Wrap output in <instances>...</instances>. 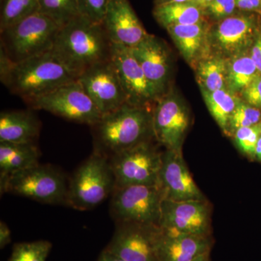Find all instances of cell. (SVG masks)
<instances>
[{
	"label": "cell",
	"mask_w": 261,
	"mask_h": 261,
	"mask_svg": "<svg viewBox=\"0 0 261 261\" xmlns=\"http://www.w3.org/2000/svg\"><path fill=\"white\" fill-rule=\"evenodd\" d=\"M191 3H194V4L199 5L202 8V0H191Z\"/></svg>",
	"instance_id": "cell-43"
},
{
	"label": "cell",
	"mask_w": 261,
	"mask_h": 261,
	"mask_svg": "<svg viewBox=\"0 0 261 261\" xmlns=\"http://www.w3.org/2000/svg\"><path fill=\"white\" fill-rule=\"evenodd\" d=\"M160 261H194L213 246L211 236L190 234L163 229Z\"/></svg>",
	"instance_id": "cell-20"
},
{
	"label": "cell",
	"mask_w": 261,
	"mask_h": 261,
	"mask_svg": "<svg viewBox=\"0 0 261 261\" xmlns=\"http://www.w3.org/2000/svg\"><path fill=\"white\" fill-rule=\"evenodd\" d=\"M238 11L235 0H214L205 9L207 18L215 22L231 16Z\"/></svg>",
	"instance_id": "cell-33"
},
{
	"label": "cell",
	"mask_w": 261,
	"mask_h": 261,
	"mask_svg": "<svg viewBox=\"0 0 261 261\" xmlns=\"http://www.w3.org/2000/svg\"><path fill=\"white\" fill-rule=\"evenodd\" d=\"M260 135L261 125L259 123L255 126L239 128L232 137L239 150L250 161H255V147Z\"/></svg>",
	"instance_id": "cell-31"
},
{
	"label": "cell",
	"mask_w": 261,
	"mask_h": 261,
	"mask_svg": "<svg viewBox=\"0 0 261 261\" xmlns=\"http://www.w3.org/2000/svg\"><path fill=\"white\" fill-rule=\"evenodd\" d=\"M68 185L67 205L87 211L100 205L116 188L109 159L94 151L76 170Z\"/></svg>",
	"instance_id": "cell-5"
},
{
	"label": "cell",
	"mask_w": 261,
	"mask_h": 261,
	"mask_svg": "<svg viewBox=\"0 0 261 261\" xmlns=\"http://www.w3.org/2000/svg\"><path fill=\"white\" fill-rule=\"evenodd\" d=\"M259 75L250 50L228 58L226 86L234 93L243 92Z\"/></svg>",
	"instance_id": "cell-25"
},
{
	"label": "cell",
	"mask_w": 261,
	"mask_h": 261,
	"mask_svg": "<svg viewBox=\"0 0 261 261\" xmlns=\"http://www.w3.org/2000/svg\"><path fill=\"white\" fill-rule=\"evenodd\" d=\"M113 43L102 23L80 15L62 27L53 53L75 78L111 58Z\"/></svg>",
	"instance_id": "cell-2"
},
{
	"label": "cell",
	"mask_w": 261,
	"mask_h": 261,
	"mask_svg": "<svg viewBox=\"0 0 261 261\" xmlns=\"http://www.w3.org/2000/svg\"><path fill=\"white\" fill-rule=\"evenodd\" d=\"M211 206L207 200L173 201L164 199L159 225L163 229L211 236Z\"/></svg>",
	"instance_id": "cell-15"
},
{
	"label": "cell",
	"mask_w": 261,
	"mask_h": 261,
	"mask_svg": "<svg viewBox=\"0 0 261 261\" xmlns=\"http://www.w3.org/2000/svg\"><path fill=\"white\" fill-rule=\"evenodd\" d=\"M239 11L257 13L261 15L260 0H235Z\"/></svg>",
	"instance_id": "cell-35"
},
{
	"label": "cell",
	"mask_w": 261,
	"mask_h": 261,
	"mask_svg": "<svg viewBox=\"0 0 261 261\" xmlns=\"http://www.w3.org/2000/svg\"><path fill=\"white\" fill-rule=\"evenodd\" d=\"M214 0H202V8L205 10L206 8L212 3Z\"/></svg>",
	"instance_id": "cell-42"
},
{
	"label": "cell",
	"mask_w": 261,
	"mask_h": 261,
	"mask_svg": "<svg viewBox=\"0 0 261 261\" xmlns=\"http://www.w3.org/2000/svg\"><path fill=\"white\" fill-rule=\"evenodd\" d=\"M260 3H261V0H260Z\"/></svg>",
	"instance_id": "cell-45"
},
{
	"label": "cell",
	"mask_w": 261,
	"mask_h": 261,
	"mask_svg": "<svg viewBox=\"0 0 261 261\" xmlns=\"http://www.w3.org/2000/svg\"><path fill=\"white\" fill-rule=\"evenodd\" d=\"M97 261H126L122 259L121 257L117 256L115 254L112 253V252L108 251V250H106L105 249L102 252H101L100 255H99V257H98Z\"/></svg>",
	"instance_id": "cell-38"
},
{
	"label": "cell",
	"mask_w": 261,
	"mask_h": 261,
	"mask_svg": "<svg viewBox=\"0 0 261 261\" xmlns=\"http://www.w3.org/2000/svg\"><path fill=\"white\" fill-rule=\"evenodd\" d=\"M132 51L161 98L166 94L171 70V59L166 44L159 38L148 34L132 48Z\"/></svg>",
	"instance_id": "cell-18"
},
{
	"label": "cell",
	"mask_w": 261,
	"mask_h": 261,
	"mask_svg": "<svg viewBox=\"0 0 261 261\" xmlns=\"http://www.w3.org/2000/svg\"><path fill=\"white\" fill-rule=\"evenodd\" d=\"M68 185L59 170L39 163L0 182L2 193L10 192L51 205H67Z\"/></svg>",
	"instance_id": "cell-6"
},
{
	"label": "cell",
	"mask_w": 261,
	"mask_h": 261,
	"mask_svg": "<svg viewBox=\"0 0 261 261\" xmlns=\"http://www.w3.org/2000/svg\"><path fill=\"white\" fill-rule=\"evenodd\" d=\"M153 16L165 29L170 25H188L208 20L205 10L191 2L155 5Z\"/></svg>",
	"instance_id": "cell-23"
},
{
	"label": "cell",
	"mask_w": 261,
	"mask_h": 261,
	"mask_svg": "<svg viewBox=\"0 0 261 261\" xmlns=\"http://www.w3.org/2000/svg\"><path fill=\"white\" fill-rule=\"evenodd\" d=\"M11 242V231L8 225L3 222H0V248L3 249Z\"/></svg>",
	"instance_id": "cell-37"
},
{
	"label": "cell",
	"mask_w": 261,
	"mask_h": 261,
	"mask_svg": "<svg viewBox=\"0 0 261 261\" xmlns=\"http://www.w3.org/2000/svg\"><path fill=\"white\" fill-rule=\"evenodd\" d=\"M228 58L208 55L195 65L197 80L202 90L214 92L226 88Z\"/></svg>",
	"instance_id": "cell-24"
},
{
	"label": "cell",
	"mask_w": 261,
	"mask_h": 261,
	"mask_svg": "<svg viewBox=\"0 0 261 261\" xmlns=\"http://www.w3.org/2000/svg\"><path fill=\"white\" fill-rule=\"evenodd\" d=\"M38 10L39 0H0V32Z\"/></svg>",
	"instance_id": "cell-27"
},
{
	"label": "cell",
	"mask_w": 261,
	"mask_h": 261,
	"mask_svg": "<svg viewBox=\"0 0 261 261\" xmlns=\"http://www.w3.org/2000/svg\"><path fill=\"white\" fill-rule=\"evenodd\" d=\"M159 185L166 200H207L194 181L182 152L165 149Z\"/></svg>",
	"instance_id": "cell-16"
},
{
	"label": "cell",
	"mask_w": 261,
	"mask_h": 261,
	"mask_svg": "<svg viewBox=\"0 0 261 261\" xmlns=\"http://www.w3.org/2000/svg\"><path fill=\"white\" fill-rule=\"evenodd\" d=\"M202 92L211 114L224 134L228 135L230 118L241 100L227 87L214 92L202 90Z\"/></svg>",
	"instance_id": "cell-26"
},
{
	"label": "cell",
	"mask_w": 261,
	"mask_h": 261,
	"mask_svg": "<svg viewBox=\"0 0 261 261\" xmlns=\"http://www.w3.org/2000/svg\"><path fill=\"white\" fill-rule=\"evenodd\" d=\"M152 110L125 103L116 111L103 115L91 126L94 152L111 159L139 144L154 140Z\"/></svg>",
	"instance_id": "cell-3"
},
{
	"label": "cell",
	"mask_w": 261,
	"mask_h": 261,
	"mask_svg": "<svg viewBox=\"0 0 261 261\" xmlns=\"http://www.w3.org/2000/svg\"><path fill=\"white\" fill-rule=\"evenodd\" d=\"M260 121L261 110L241 100L230 118L228 135L232 136L239 128L255 126Z\"/></svg>",
	"instance_id": "cell-30"
},
{
	"label": "cell",
	"mask_w": 261,
	"mask_h": 261,
	"mask_svg": "<svg viewBox=\"0 0 261 261\" xmlns=\"http://www.w3.org/2000/svg\"><path fill=\"white\" fill-rule=\"evenodd\" d=\"M261 32V15L238 11L211 24L209 45L215 54L230 58L250 50Z\"/></svg>",
	"instance_id": "cell-10"
},
{
	"label": "cell",
	"mask_w": 261,
	"mask_h": 261,
	"mask_svg": "<svg viewBox=\"0 0 261 261\" xmlns=\"http://www.w3.org/2000/svg\"><path fill=\"white\" fill-rule=\"evenodd\" d=\"M102 24L113 44L130 48L135 47L149 34L128 0H111Z\"/></svg>",
	"instance_id": "cell-17"
},
{
	"label": "cell",
	"mask_w": 261,
	"mask_h": 261,
	"mask_svg": "<svg viewBox=\"0 0 261 261\" xmlns=\"http://www.w3.org/2000/svg\"><path fill=\"white\" fill-rule=\"evenodd\" d=\"M159 185L116 187L111 201V214L118 223L159 225L164 200Z\"/></svg>",
	"instance_id": "cell-7"
},
{
	"label": "cell",
	"mask_w": 261,
	"mask_h": 261,
	"mask_svg": "<svg viewBox=\"0 0 261 261\" xmlns=\"http://www.w3.org/2000/svg\"><path fill=\"white\" fill-rule=\"evenodd\" d=\"M40 152L34 143L0 142V182L39 164Z\"/></svg>",
	"instance_id": "cell-22"
},
{
	"label": "cell",
	"mask_w": 261,
	"mask_h": 261,
	"mask_svg": "<svg viewBox=\"0 0 261 261\" xmlns=\"http://www.w3.org/2000/svg\"><path fill=\"white\" fill-rule=\"evenodd\" d=\"M77 80L102 116L116 111L127 103L126 94L111 58L91 67Z\"/></svg>",
	"instance_id": "cell-14"
},
{
	"label": "cell",
	"mask_w": 261,
	"mask_h": 261,
	"mask_svg": "<svg viewBox=\"0 0 261 261\" xmlns=\"http://www.w3.org/2000/svg\"><path fill=\"white\" fill-rule=\"evenodd\" d=\"M0 80L10 92L25 102L77 79L53 50L15 63L0 49Z\"/></svg>",
	"instance_id": "cell-1"
},
{
	"label": "cell",
	"mask_w": 261,
	"mask_h": 261,
	"mask_svg": "<svg viewBox=\"0 0 261 261\" xmlns=\"http://www.w3.org/2000/svg\"><path fill=\"white\" fill-rule=\"evenodd\" d=\"M250 54L261 75V32L250 48Z\"/></svg>",
	"instance_id": "cell-36"
},
{
	"label": "cell",
	"mask_w": 261,
	"mask_h": 261,
	"mask_svg": "<svg viewBox=\"0 0 261 261\" xmlns=\"http://www.w3.org/2000/svg\"><path fill=\"white\" fill-rule=\"evenodd\" d=\"M38 12L49 17L61 28L80 15L78 0H39Z\"/></svg>",
	"instance_id": "cell-28"
},
{
	"label": "cell",
	"mask_w": 261,
	"mask_h": 261,
	"mask_svg": "<svg viewBox=\"0 0 261 261\" xmlns=\"http://www.w3.org/2000/svg\"><path fill=\"white\" fill-rule=\"evenodd\" d=\"M163 234L160 225L118 223L106 250L126 261H160Z\"/></svg>",
	"instance_id": "cell-11"
},
{
	"label": "cell",
	"mask_w": 261,
	"mask_h": 261,
	"mask_svg": "<svg viewBox=\"0 0 261 261\" xmlns=\"http://www.w3.org/2000/svg\"><path fill=\"white\" fill-rule=\"evenodd\" d=\"M210 252H206V253L196 258L194 261H210Z\"/></svg>",
	"instance_id": "cell-41"
},
{
	"label": "cell",
	"mask_w": 261,
	"mask_h": 261,
	"mask_svg": "<svg viewBox=\"0 0 261 261\" xmlns=\"http://www.w3.org/2000/svg\"><path fill=\"white\" fill-rule=\"evenodd\" d=\"M211 24L205 20L188 25H170L166 29L182 57L192 66L209 55Z\"/></svg>",
	"instance_id": "cell-19"
},
{
	"label": "cell",
	"mask_w": 261,
	"mask_h": 261,
	"mask_svg": "<svg viewBox=\"0 0 261 261\" xmlns=\"http://www.w3.org/2000/svg\"><path fill=\"white\" fill-rule=\"evenodd\" d=\"M111 0H78L80 15L102 23Z\"/></svg>",
	"instance_id": "cell-32"
},
{
	"label": "cell",
	"mask_w": 261,
	"mask_h": 261,
	"mask_svg": "<svg viewBox=\"0 0 261 261\" xmlns=\"http://www.w3.org/2000/svg\"><path fill=\"white\" fill-rule=\"evenodd\" d=\"M242 94L245 102L261 110V75H259Z\"/></svg>",
	"instance_id": "cell-34"
},
{
	"label": "cell",
	"mask_w": 261,
	"mask_h": 261,
	"mask_svg": "<svg viewBox=\"0 0 261 261\" xmlns=\"http://www.w3.org/2000/svg\"><path fill=\"white\" fill-rule=\"evenodd\" d=\"M255 161L261 163V135L257 140L255 152Z\"/></svg>",
	"instance_id": "cell-40"
},
{
	"label": "cell",
	"mask_w": 261,
	"mask_h": 261,
	"mask_svg": "<svg viewBox=\"0 0 261 261\" xmlns=\"http://www.w3.org/2000/svg\"><path fill=\"white\" fill-rule=\"evenodd\" d=\"M40 128V121L31 111H3L0 114V142L34 143Z\"/></svg>",
	"instance_id": "cell-21"
},
{
	"label": "cell",
	"mask_w": 261,
	"mask_h": 261,
	"mask_svg": "<svg viewBox=\"0 0 261 261\" xmlns=\"http://www.w3.org/2000/svg\"><path fill=\"white\" fill-rule=\"evenodd\" d=\"M111 61L126 94V102L137 107L152 108L160 96L146 77L132 48L113 44Z\"/></svg>",
	"instance_id": "cell-12"
},
{
	"label": "cell",
	"mask_w": 261,
	"mask_h": 261,
	"mask_svg": "<svg viewBox=\"0 0 261 261\" xmlns=\"http://www.w3.org/2000/svg\"><path fill=\"white\" fill-rule=\"evenodd\" d=\"M34 110H42L76 123L92 126L102 114L78 80L65 84L42 97L25 102Z\"/></svg>",
	"instance_id": "cell-8"
},
{
	"label": "cell",
	"mask_w": 261,
	"mask_h": 261,
	"mask_svg": "<svg viewBox=\"0 0 261 261\" xmlns=\"http://www.w3.org/2000/svg\"><path fill=\"white\" fill-rule=\"evenodd\" d=\"M260 125H261V121H260Z\"/></svg>",
	"instance_id": "cell-44"
},
{
	"label": "cell",
	"mask_w": 261,
	"mask_h": 261,
	"mask_svg": "<svg viewBox=\"0 0 261 261\" xmlns=\"http://www.w3.org/2000/svg\"><path fill=\"white\" fill-rule=\"evenodd\" d=\"M163 152L151 140L113 155L109 160L116 187L159 185Z\"/></svg>",
	"instance_id": "cell-9"
},
{
	"label": "cell",
	"mask_w": 261,
	"mask_h": 261,
	"mask_svg": "<svg viewBox=\"0 0 261 261\" xmlns=\"http://www.w3.org/2000/svg\"><path fill=\"white\" fill-rule=\"evenodd\" d=\"M191 0H154V6L155 5H161L165 4H170V3H187L190 2Z\"/></svg>",
	"instance_id": "cell-39"
},
{
	"label": "cell",
	"mask_w": 261,
	"mask_h": 261,
	"mask_svg": "<svg viewBox=\"0 0 261 261\" xmlns=\"http://www.w3.org/2000/svg\"><path fill=\"white\" fill-rule=\"evenodd\" d=\"M61 27L36 12L0 32V49L13 63L53 50Z\"/></svg>",
	"instance_id": "cell-4"
},
{
	"label": "cell",
	"mask_w": 261,
	"mask_h": 261,
	"mask_svg": "<svg viewBox=\"0 0 261 261\" xmlns=\"http://www.w3.org/2000/svg\"><path fill=\"white\" fill-rule=\"evenodd\" d=\"M190 123L188 110L173 94H164L152 110L154 140L166 149L181 152V147Z\"/></svg>",
	"instance_id": "cell-13"
},
{
	"label": "cell",
	"mask_w": 261,
	"mask_h": 261,
	"mask_svg": "<svg viewBox=\"0 0 261 261\" xmlns=\"http://www.w3.org/2000/svg\"><path fill=\"white\" fill-rule=\"evenodd\" d=\"M53 245L47 240L15 244L9 261H46Z\"/></svg>",
	"instance_id": "cell-29"
}]
</instances>
